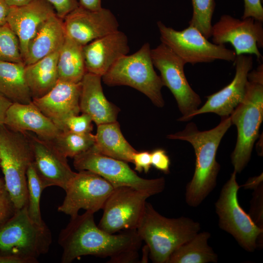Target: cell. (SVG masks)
<instances>
[{
  "instance_id": "obj_13",
  "label": "cell",
  "mask_w": 263,
  "mask_h": 263,
  "mask_svg": "<svg viewBox=\"0 0 263 263\" xmlns=\"http://www.w3.org/2000/svg\"><path fill=\"white\" fill-rule=\"evenodd\" d=\"M114 188L96 173L86 170L78 171L64 190L66 195L57 210L71 218L78 215L80 209L94 213L103 209Z\"/></svg>"
},
{
  "instance_id": "obj_15",
  "label": "cell",
  "mask_w": 263,
  "mask_h": 263,
  "mask_svg": "<svg viewBox=\"0 0 263 263\" xmlns=\"http://www.w3.org/2000/svg\"><path fill=\"white\" fill-rule=\"evenodd\" d=\"M66 35L84 46L118 30L116 18L108 9L92 11L79 5L63 19Z\"/></svg>"
},
{
  "instance_id": "obj_28",
  "label": "cell",
  "mask_w": 263,
  "mask_h": 263,
  "mask_svg": "<svg viewBox=\"0 0 263 263\" xmlns=\"http://www.w3.org/2000/svg\"><path fill=\"white\" fill-rule=\"evenodd\" d=\"M210 237L208 232H198L176 249L167 263H217L218 256L208 244Z\"/></svg>"
},
{
  "instance_id": "obj_16",
  "label": "cell",
  "mask_w": 263,
  "mask_h": 263,
  "mask_svg": "<svg viewBox=\"0 0 263 263\" xmlns=\"http://www.w3.org/2000/svg\"><path fill=\"white\" fill-rule=\"evenodd\" d=\"M24 132L31 145L34 163L45 188L57 186L65 190L76 173L71 169L67 157L50 141L31 132Z\"/></svg>"
},
{
  "instance_id": "obj_35",
  "label": "cell",
  "mask_w": 263,
  "mask_h": 263,
  "mask_svg": "<svg viewBox=\"0 0 263 263\" xmlns=\"http://www.w3.org/2000/svg\"><path fill=\"white\" fill-rule=\"evenodd\" d=\"M16 210L6 188L4 180L0 178V225L9 219Z\"/></svg>"
},
{
  "instance_id": "obj_38",
  "label": "cell",
  "mask_w": 263,
  "mask_h": 263,
  "mask_svg": "<svg viewBox=\"0 0 263 263\" xmlns=\"http://www.w3.org/2000/svg\"><path fill=\"white\" fill-rule=\"evenodd\" d=\"M244 11L242 19L252 18L263 21V7L262 0H244Z\"/></svg>"
},
{
  "instance_id": "obj_42",
  "label": "cell",
  "mask_w": 263,
  "mask_h": 263,
  "mask_svg": "<svg viewBox=\"0 0 263 263\" xmlns=\"http://www.w3.org/2000/svg\"><path fill=\"white\" fill-rule=\"evenodd\" d=\"M13 103L0 94V124L3 123L6 113Z\"/></svg>"
},
{
  "instance_id": "obj_41",
  "label": "cell",
  "mask_w": 263,
  "mask_h": 263,
  "mask_svg": "<svg viewBox=\"0 0 263 263\" xmlns=\"http://www.w3.org/2000/svg\"><path fill=\"white\" fill-rule=\"evenodd\" d=\"M79 5L85 9L96 11L102 8L101 0H78Z\"/></svg>"
},
{
  "instance_id": "obj_4",
  "label": "cell",
  "mask_w": 263,
  "mask_h": 263,
  "mask_svg": "<svg viewBox=\"0 0 263 263\" xmlns=\"http://www.w3.org/2000/svg\"><path fill=\"white\" fill-rule=\"evenodd\" d=\"M33 161V149L25 133L0 124V167L6 188L16 209L27 206L26 173Z\"/></svg>"
},
{
  "instance_id": "obj_10",
  "label": "cell",
  "mask_w": 263,
  "mask_h": 263,
  "mask_svg": "<svg viewBox=\"0 0 263 263\" xmlns=\"http://www.w3.org/2000/svg\"><path fill=\"white\" fill-rule=\"evenodd\" d=\"M157 25L161 42L169 47L186 63L210 62L216 60L234 61L235 51L224 44H216L207 40L196 27L189 26L177 31L161 21Z\"/></svg>"
},
{
  "instance_id": "obj_9",
  "label": "cell",
  "mask_w": 263,
  "mask_h": 263,
  "mask_svg": "<svg viewBox=\"0 0 263 263\" xmlns=\"http://www.w3.org/2000/svg\"><path fill=\"white\" fill-rule=\"evenodd\" d=\"M73 164L78 171L89 170L101 176L114 188L130 187L151 196L162 192L165 187L164 177H140L127 162L103 155L94 146L74 157Z\"/></svg>"
},
{
  "instance_id": "obj_25",
  "label": "cell",
  "mask_w": 263,
  "mask_h": 263,
  "mask_svg": "<svg viewBox=\"0 0 263 263\" xmlns=\"http://www.w3.org/2000/svg\"><path fill=\"white\" fill-rule=\"evenodd\" d=\"M94 148L100 153L126 162H132L137 151L126 140L116 121L97 125Z\"/></svg>"
},
{
  "instance_id": "obj_45",
  "label": "cell",
  "mask_w": 263,
  "mask_h": 263,
  "mask_svg": "<svg viewBox=\"0 0 263 263\" xmlns=\"http://www.w3.org/2000/svg\"><path fill=\"white\" fill-rule=\"evenodd\" d=\"M10 6H19L27 4L34 0H4Z\"/></svg>"
},
{
  "instance_id": "obj_43",
  "label": "cell",
  "mask_w": 263,
  "mask_h": 263,
  "mask_svg": "<svg viewBox=\"0 0 263 263\" xmlns=\"http://www.w3.org/2000/svg\"><path fill=\"white\" fill-rule=\"evenodd\" d=\"M10 6L4 0H0V26L7 23L6 19Z\"/></svg>"
},
{
  "instance_id": "obj_27",
  "label": "cell",
  "mask_w": 263,
  "mask_h": 263,
  "mask_svg": "<svg viewBox=\"0 0 263 263\" xmlns=\"http://www.w3.org/2000/svg\"><path fill=\"white\" fill-rule=\"evenodd\" d=\"M82 45L66 36L59 51L57 68L58 80L80 82L86 73Z\"/></svg>"
},
{
  "instance_id": "obj_31",
  "label": "cell",
  "mask_w": 263,
  "mask_h": 263,
  "mask_svg": "<svg viewBox=\"0 0 263 263\" xmlns=\"http://www.w3.org/2000/svg\"><path fill=\"white\" fill-rule=\"evenodd\" d=\"M193 14L189 25L196 27L207 38L211 37V20L215 2L214 0H191Z\"/></svg>"
},
{
  "instance_id": "obj_14",
  "label": "cell",
  "mask_w": 263,
  "mask_h": 263,
  "mask_svg": "<svg viewBox=\"0 0 263 263\" xmlns=\"http://www.w3.org/2000/svg\"><path fill=\"white\" fill-rule=\"evenodd\" d=\"M213 43H230L236 56L253 54L263 58L259 48L263 47V22L249 17L240 19L228 15L222 16L212 26Z\"/></svg>"
},
{
  "instance_id": "obj_6",
  "label": "cell",
  "mask_w": 263,
  "mask_h": 263,
  "mask_svg": "<svg viewBox=\"0 0 263 263\" xmlns=\"http://www.w3.org/2000/svg\"><path fill=\"white\" fill-rule=\"evenodd\" d=\"M243 100L229 115L237 138L231 159L234 171L240 173L249 162L263 120V80L248 79Z\"/></svg>"
},
{
  "instance_id": "obj_32",
  "label": "cell",
  "mask_w": 263,
  "mask_h": 263,
  "mask_svg": "<svg viewBox=\"0 0 263 263\" xmlns=\"http://www.w3.org/2000/svg\"><path fill=\"white\" fill-rule=\"evenodd\" d=\"M0 60L24 63L19 39L7 23L0 26Z\"/></svg>"
},
{
  "instance_id": "obj_44",
  "label": "cell",
  "mask_w": 263,
  "mask_h": 263,
  "mask_svg": "<svg viewBox=\"0 0 263 263\" xmlns=\"http://www.w3.org/2000/svg\"><path fill=\"white\" fill-rule=\"evenodd\" d=\"M262 183H263L262 174L259 176L249 179L247 182L242 186L244 188L255 189Z\"/></svg>"
},
{
  "instance_id": "obj_8",
  "label": "cell",
  "mask_w": 263,
  "mask_h": 263,
  "mask_svg": "<svg viewBox=\"0 0 263 263\" xmlns=\"http://www.w3.org/2000/svg\"><path fill=\"white\" fill-rule=\"evenodd\" d=\"M234 171L223 187L215 203L220 227L231 234L240 245L253 252L263 243V229L258 226L240 206L238 191L240 188Z\"/></svg>"
},
{
  "instance_id": "obj_34",
  "label": "cell",
  "mask_w": 263,
  "mask_h": 263,
  "mask_svg": "<svg viewBox=\"0 0 263 263\" xmlns=\"http://www.w3.org/2000/svg\"><path fill=\"white\" fill-rule=\"evenodd\" d=\"M263 188L262 183L254 189L255 191L253 194L249 214L254 223L262 229H263Z\"/></svg>"
},
{
  "instance_id": "obj_2",
  "label": "cell",
  "mask_w": 263,
  "mask_h": 263,
  "mask_svg": "<svg viewBox=\"0 0 263 263\" xmlns=\"http://www.w3.org/2000/svg\"><path fill=\"white\" fill-rule=\"evenodd\" d=\"M231 124L230 116L222 117L221 122L207 131H199L193 122L188 123L180 132L167 135L170 139L188 142L196 157L194 172L187 185L185 199L191 207L199 206L216 185L220 166L216 153L221 141Z\"/></svg>"
},
{
  "instance_id": "obj_26",
  "label": "cell",
  "mask_w": 263,
  "mask_h": 263,
  "mask_svg": "<svg viewBox=\"0 0 263 263\" xmlns=\"http://www.w3.org/2000/svg\"><path fill=\"white\" fill-rule=\"evenodd\" d=\"M24 68V63L0 60V94L12 103L29 104L32 102Z\"/></svg>"
},
{
  "instance_id": "obj_1",
  "label": "cell",
  "mask_w": 263,
  "mask_h": 263,
  "mask_svg": "<svg viewBox=\"0 0 263 263\" xmlns=\"http://www.w3.org/2000/svg\"><path fill=\"white\" fill-rule=\"evenodd\" d=\"M94 213L86 211L71 220L59 235L61 263H70L86 255L110 258L111 263H133L138 259L142 240L136 229L118 234L106 232L96 225Z\"/></svg>"
},
{
  "instance_id": "obj_19",
  "label": "cell",
  "mask_w": 263,
  "mask_h": 263,
  "mask_svg": "<svg viewBox=\"0 0 263 263\" xmlns=\"http://www.w3.org/2000/svg\"><path fill=\"white\" fill-rule=\"evenodd\" d=\"M86 71L102 76L130 51L125 34L119 30L83 46Z\"/></svg>"
},
{
  "instance_id": "obj_39",
  "label": "cell",
  "mask_w": 263,
  "mask_h": 263,
  "mask_svg": "<svg viewBox=\"0 0 263 263\" xmlns=\"http://www.w3.org/2000/svg\"><path fill=\"white\" fill-rule=\"evenodd\" d=\"M132 163L134 165L135 170L148 173L151 166L150 152L147 151H136L132 156Z\"/></svg>"
},
{
  "instance_id": "obj_5",
  "label": "cell",
  "mask_w": 263,
  "mask_h": 263,
  "mask_svg": "<svg viewBox=\"0 0 263 263\" xmlns=\"http://www.w3.org/2000/svg\"><path fill=\"white\" fill-rule=\"evenodd\" d=\"M150 51V44L144 43L136 52L120 58L102 79L109 86L125 85L136 89L162 108L165 104L161 94L164 85L154 70Z\"/></svg>"
},
{
  "instance_id": "obj_29",
  "label": "cell",
  "mask_w": 263,
  "mask_h": 263,
  "mask_svg": "<svg viewBox=\"0 0 263 263\" xmlns=\"http://www.w3.org/2000/svg\"><path fill=\"white\" fill-rule=\"evenodd\" d=\"M50 141L65 157L74 158L93 147L95 136L91 132L82 134L61 131Z\"/></svg>"
},
{
  "instance_id": "obj_40",
  "label": "cell",
  "mask_w": 263,
  "mask_h": 263,
  "mask_svg": "<svg viewBox=\"0 0 263 263\" xmlns=\"http://www.w3.org/2000/svg\"><path fill=\"white\" fill-rule=\"evenodd\" d=\"M0 263H36L34 261L14 255H0Z\"/></svg>"
},
{
  "instance_id": "obj_36",
  "label": "cell",
  "mask_w": 263,
  "mask_h": 263,
  "mask_svg": "<svg viewBox=\"0 0 263 263\" xmlns=\"http://www.w3.org/2000/svg\"><path fill=\"white\" fill-rule=\"evenodd\" d=\"M53 7L56 15L63 19L79 6L78 0H46Z\"/></svg>"
},
{
  "instance_id": "obj_11",
  "label": "cell",
  "mask_w": 263,
  "mask_h": 263,
  "mask_svg": "<svg viewBox=\"0 0 263 263\" xmlns=\"http://www.w3.org/2000/svg\"><path fill=\"white\" fill-rule=\"evenodd\" d=\"M150 54L154 67L160 72L164 86L173 95L182 114L178 120L187 121L189 115L199 108L201 100L186 78L184 73L186 63L162 42L151 49Z\"/></svg>"
},
{
  "instance_id": "obj_20",
  "label": "cell",
  "mask_w": 263,
  "mask_h": 263,
  "mask_svg": "<svg viewBox=\"0 0 263 263\" xmlns=\"http://www.w3.org/2000/svg\"><path fill=\"white\" fill-rule=\"evenodd\" d=\"M55 13L46 0H34L22 6H10L6 22L19 39L23 60L31 39L41 25Z\"/></svg>"
},
{
  "instance_id": "obj_23",
  "label": "cell",
  "mask_w": 263,
  "mask_h": 263,
  "mask_svg": "<svg viewBox=\"0 0 263 263\" xmlns=\"http://www.w3.org/2000/svg\"><path fill=\"white\" fill-rule=\"evenodd\" d=\"M66 37L63 19L55 13L41 25L31 39L23 60L24 65L34 63L59 51Z\"/></svg>"
},
{
  "instance_id": "obj_37",
  "label": "cell",
  "mask_w": 263,
  "mask_h": 263,
  "mask_svg": "<svg viewBox=\"0 0 263 263\" xmlns=\"http://www.w3.org/2000/svg\"><path fill=\"white\" fill-rule=\"evenodd\" d=\"M150 154L151 166L166 174L169 173L170 162L166 151L157 149L150 152Z\"/></svg>"
},
{
  "instance_id": "obj_18",
  "label": "cell",
  "mask_w": 263,
  "mask_h": 263,
  "mask_svg": "<svg viewBox=\"0 0 263 263\" xmlns=\"http://www.w3.org/2000/svg\"><path fill=\"white\" fill-rule=\"evenodd\" d=\"M81 82L72 83L58 80L55 86L32 103L60 131L64 130L67 118L80 112Z\"/></svg>"
},
{
  "instance_id": "obj_33",
  "label": "cell",
  "mask_w": 263,
  "mask_h": 263,
  "mask_svg": "<svg viewBox=\"0 0 263 263\" xmlns=\"http://www.w3.org/2000/svg\"><path fill=\"white\" fill-rule=\"evenodd\" d=\"M92 119L86 113L73 115L66 119L64 124V130L77 133L91 132L93 125Z\"/></svg>"
},
{
  "instance_id": "obj_12",
  "label": "cell",
  "mask_w": 263,
  "mask_h": 263,
  "mask_svg": "<svg viewBox=\"0 0 263 263\" xmlns=\"http://www.w3.org/2000/svg\"><path fill=\"white\" fill-rule=\"evenodd\" d=\"M150 196L130 187L114 188L103 207L98 226L110 234L136 229Z\"/></svg>"
},
{
  "instance_id": "obj_3",
  "label": "cell",
  "mask_w": 263,
  "mask_h": 263,
  "mask_svg": "<svg viewBox=\"0 0 263 263\" xmlns=\"http://www.w3.org/2000/svg\"><path fill=\"white\" fill-rule=\"evenodd\" d=\"M201 229L199 222L187 217H165L146 202L136 231L146 244L153 263H167L172 253Z\"/></svg>"
},
{
  "instance_id": "obj_7",
  "label": "cell",
  "mask_w": 263,
  "mask_h": 263,
  "mask_svg": "<svg viewBox=\"0 0 263 263\" xmlns=\"http://www.w3.org/2000/svg\"><path fill=\"white\" fill-rule=\"evenodd\" d=\"M52 242L46 224L38 225L29 217L27 206L17 209L0 225L1 255H14L38 263V258L47 253Z\"/></svg>"
},
{
  "instance_id": "obj_22",
  "label": "cell",
  "mask_w": 263,
  "mask_h": 263,
  "mask_svg": "<svg viewBox=\"0 0 263 263\" xmlns=\"http://www.w3.org/2000/svg\"><path fill=\"white\" fill-rule=\"evenodd\" d=\"M102 77L86 72L81 81L80 111L88 114L96 125L116 121L118 107L105 97Z\"/></svg>"
},
{
  "instance_id": "obj_17",
  "label": "cell",
  "mask_w": 263,
  "mask_h": 263,
  "mask_svg": "<svg viewBox=\"0 0 263 263\" xmlns=\"http://www.w3.org/2000/svg\"><path fill=\"white\" fill-rule=\"evenodd\" d=\"M236 73L232 81L219 91L206 96L207 100L191 114L188 121L197 115L212 113L221 117L229 116L243 100L246 91L247 75L252 68L253 58L245 54L237 56L234 61Z\"/></svg>"
},
{
  "instance_id": "obj_24",
  "label": "cell",
  "mask_w": 263,
  "mask_h": 263,
  "mask_svg": "<svg viewBox=\"0 0 263 263\" xmlns=\"http://www.w3.org/2000/svg\"><path fill=\"white\" fill-rule=\"evenodd\" d=\"M58 55L59 51L34 63L25 65V77L32 100L43 96L56 84L58 80Z\"/></svg>"
},
{
  "instance_id": "obj_30",
  "label": "cell",
  "mask_w": 263,
  "mask_h": 263,
  "mask_svg": "<svg viewBox=\"0 0 263 263\" xmlns=\"http://www.w3.org/2000/svg\"><path fill=\"white\" fill-rule=\"evenodd\" d=\"M28 191L27 211L30 218L36 223L43 225L40 201L45 188L36 169L34 161L29 165L26 173Z\"/></svg>"
},
{
  "instance_id": "obj_21",
  "label": "cell",
  "mask_w": 263,
  "mask_h": 263,
  "mask_svg": "<svg viewBox=\"0 0 263 263\" xmlns=\"http://www.w3.org/2000/svg\"><path fill=\"white\" fill-rule=\"evenodd\" d=\"M11 130L29 132L38 137L53 140L60 131L32 103H13L8 109L3 123Z\"/></svg>"
}]
</instances>
